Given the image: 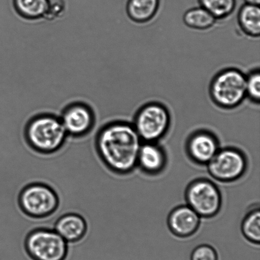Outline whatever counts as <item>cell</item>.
Segmentation results:
<instances>
[{"mask_svg":"<svg viewBox=\"0 0 260 260\" xmlns=\"http://www.w3.org/2000/svg\"><path fill=\"white\" fill-rule=\"evenodd\" d=\"M142 140L132 124L114 121L99 130L95 149L99 159L109 171L126 175L137 166Z\"/></svg>","mask_w":260,"mask_h":260,"instance_id":"cell-1","label":"cell"},{"mask_svg":"<svg viewBox=\"0 0 260 260\" xmlns=\"http://www.w3.org/2000/svg\"><path fill=\"white\" fill-rule=\"evenodd\" d=\"M68 137L60 117L53 114L42 113L32 117L24 129V138L27 147L45 156L59 152Z\"/></svg>","mask_w":260,"mask_h":260,"instance_id":"cell-2","label":"cell"},{"mask_svg":"<svg viewBox=\"0 0 260 260\" xmlns=\"http://www.w3.org/2000/svg\"><path fill=\"white\" fill-rule=\"evenodd\" d=\"M20 210L28 218L42 220L50 217L60 207V197L52 186L42 182L29 183L17 198Z\"/></svg>","mask_w":260,"mask_h":260,"instance_id":"cell-3","label":"cell"},{"mask_svg":"<svg viewBox=\"0 0 260 260\" xmlns=\"http://www.w3.org/2000/svg\"><path fill=\"white\" fill-rule=\"evenodd\" d=\"M246 75L239 69L229 68L214 76L210 86L211 99L219 108H238L246 98Z\"/></svg>","mask_w":260,"mask_h":260,"instance_id":"cell-4","label":"cell"},{"mask_svg":"<svg viewBox=\"0 0 260 260\" xmlns=\"http://www.w3.org/2000/svg\"><path fill=\"white\" fill-rule=\"evenodd\" d=\"M24 249L32 260H66L68 243L54 229L40 227L25 236Z\"/></svg>","mask_w":260,"mask_h":260,"instance_id":"cell-5","label":"cell"},{"mask_svg":"<svg viewBox=\"0 0 260 260\" xmlns=\"http://www.w3.org/2000/svg\"><path fill=\"white\" fill-rule=\"evenodd\" d=\"M170 124V113L167 107L157 102H150L137 111L132 124L142 141L156 142L167 134Z\"/></svg>","mask_w":260,"mask_h":260,"instance_id":"cell-6","label":"cell"},{"mask_svg":"<svg viewBox=\"0 0 260 260\" xmlns=\"http://www.w3.org/2000/svg\"><path fill=\"white\" fill-rule=\"evenodd\" d=\"M187 206L201 218H210L220 212L222 198L215 183L206 179H198L188 185L185 191Z\"/></svg>","mask_w":260,"mask_h":260,"instance_id":"cell-7","label":"cell"},{"mask_svg":"<svg viewBox=\"0 0 260 260\" xmlns=\"http://www.w3.org/2000/svg\"><path fill=\"white\" fill-rule=\"evenodd\" d=\"M208 170L214 179L223 183L240 179L248 168L246 155L235 148L220 149L207 164Z\"/></svg>","mask_w":260,"mask_h":260,"instance_id":"cell-8","label":"cell"},{"mask_svg":"<svg viewBox=\"0 0 260 260\" xmlns=\"http://www.w3.org/2000/svg\"><path fill=\"white\" fill-rule=\"evenodd\" d=\"M60 119L68 137L73 139L88 136L95 126V115L92 109L80 102L66 106Z\"/></svg>","mask_w":260,"mask_h":260,"instance_id":"cell-9","label":"cell"},{"mask_svg":"<svg viewBox=\"0 0 260 260\" xmlns=\"http://www.w3.org/2000/svg\"><path fill=\"white\" fill-rule=\"evenodd\" d=\"M185 147L190 159L200 165H207L220 150L217 137L203 129L193 132L188 137Z\"/></svg>","mask_w":260,"mask_h":260,"instance_id":"cell-10","label":"cell"},{"mask_svg":"<svg viewBox=\"0 0 260 260\" xmlns=\"http://www.w3.org/2000/svg\"><path fill=\"white\" fill-rule=\"evenodd\" d=\"M201 217L189 206H180L173 210L168 218L170 230L175 236L187 238L200 228Z\"/></svg>","mask_w":260,"mask_h":260,"instance_id":"cell-11","label":"cell"},{"mask_svg":"<svg viewBox=\"0 0 260 260\" xmlns=\"http://www.w3.org/2000/svg\"><path fill=\"white\" fill-rule=\"evenodd\" d=\"M53 229L68 244H73L85 238L88 225L86 219L80 214L68 213L57 219Z\"/></svg>","mask_w":260,"mask_h":260,"instance_id":"cell-12","label":"cell"},{"mask_svg":"<svg viewBox=\"0 0 260 260\" xmlns=\"http://www.w3.org/2000/svg\"><path fill=\"white\" fill-rule=\"evenodd\" d=\"M167 157L164 150L155 142H144L138 156L137 166L149 175H156L164 170Z\"/></svg>","mask_w":260,"mask_h":260,"instance_id":"cell-13","label":"cell"},{"mask_svg":"<svg viewBox=\"0 0 260 260\" xmlns=\"http://www.w3.org/2000/svg\"><path fill=\"white\" fill-rule=\"evenodd\" d=\"M159 0H128L126 12L130 19L145 24L154 19L159 8Z\"/></svg>","mask_w":260,"mask_h":260,"instance_id":"cell-14","label":"cell"},{"mask_svg":"<svg viewBox=\"0 0 260 260\" xmlns=\"http://www.w3.org/2000/svg\"><path fill=\"white\" fill-rule=\"evenodd\" d=\"M238 22L244 34L252 38H258L260 35L259 6L244 4L238 12Z\"/></svg>","mask_w":260,"mask_h":260,"instance_id":"cell-15","label":"cell"},{"mask_svg":"<svg viewBox=\"0 0 260 260\" xmlns=\"http://www.w3.org/2000/svg\"><path fill=\"white\" fill-rule=\"evenodd\" d=\"M17 14L28 20L44 19L50 0H12Z\"/></svg>","mask_w":260,"mask_h":260,"instance_id":"cell-16","label":"cell"},{"mask_svg":"<svg viewBox=\"0 0 260 260\" xmlns=\"http://www.w3.org/2000/svg\"><path fill=\"white\" fill-rule=\"evenodd\" d=\"M183 20L187 27L200 31L211 29L217 20L210 12L201 7L188 10L183 15Z\"/></svg>","mask_w":260,"mask_h":260,"instance_id":"cell-17","label":"cell"},{"mask_svg":"<svg viewBox=\"0 0 260 260\" xmlns=\"http://www.w3.org/2000/svg\"><path fill=\"white\" fill-rule=\"evenodd\" d=\"M241 231L247 240L254 244L260 243V210L255 208L249 211L242 221Z\"/></svg>","mask_w":260,"mask_h":260,"instance_id":"cell-18","label":"cell"},{"mask_svg":"<svg viewBox=\"0 0 260 260\" xmlns=\"http://www.w3.org/2000/svg\"><path fill=\"white\" fill-rule=\"evenodd\" d=\"M201 7L210 12L216 20L226 19L233 14L236 0H198Z\"/></svg>","mask_w":260,"mask_h":260,"instance_id":"cell-19","label":"cell"},{"mask_svg":"<svg viewBox=\"0 0 260 260\" xmlns=\"http://www.w3.org/2000/svg\"><path fill=\"white\" fill-rule=\"evenodd\" d=\"M246 98L252 103L259 104L260 101V71L254 69L246 75Z\"/></svg>","mask_w":260,"mask_h":260,"instance_id":"cell-20","label":"cell"},{"mask_svg":"<svg viewBox=\"0 0 260 260\" xmlns=\"http://www.w3.org/2000/svg\"><path fill=\"white\" fill-rule=\"evenodd\" d=\"M191 260H218L215 248L208 244L196 247L191 254Z\"/></svg>","mask_w":260,"mask_h":260,"instance_id":"cell-21","label":"cell"},{"mask_svg":"<svg viewBox=\"0 0 260 260\" xmlns=\"http://www.w3.org/2000/svg\"><path fill=\"white\" fill-rule=\"evenodd\" d=\"M66 10V2L65 0H50L49 8L45 19L55 20L62 17Z\"/></svg>","mask_w":260,"mask_h":260,"instance_id":"cell-22","label":"cell"},{"mask_svg":"<svg viewBox=\"0 0 260 260\" xmlns=\"http://www.w3.org/2000/svg\"><path fill=\"white\" fill-rule=\"evenodd\" d=\"M246 4L258 5L259 6L260 0H244Z\"/></svg>","mask_w":260,"mask_h":260,"instance_id":"cell-23","label":"cell"}]
</instances>
